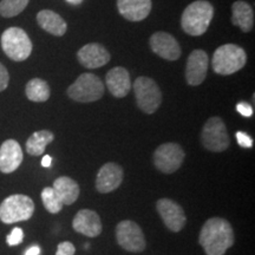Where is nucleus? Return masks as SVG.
<instances>
[{
	"instance_id": "obj_11",
	"label": "nucleus",
	"mask_w": 255,
	"mask_h": 255,
	"mask_svg": "<svg viewBox=\"0 0 255 255\" xmlns=\"http://www.w3.org/2000/svg\"><path fill=\"white\" fill-rule=\"evenodd\" d=\"M158 214L163 220L165 227L171 232H180L186 226L187 218L182 207L170 199H161L156 203Z\"/></svg>"
},
{
	"instance_id": "obj_21",
	"label": "nucleus",
	"mask_w": 255,
	"mask_h": 255,
	"mask_svg": "<svg viewBox=\"0 0 255 255\" xmlns=\"http://www.w3.org/2000/svg\"><path fill=\"white\" fill-rule=\"evenodd\" d=\"M53 190L56 195L62 201L63 205L70 206L77 201L79 196V186L71 177L62 176L53 182Z\"/></svg>"
},
{
	"instance_id": "obj_19",
	"label": "nucleus",
	"mask_w": 255,
	"mask_h": 255,
	"mask_svg": "<svg viewBox=\"0 0 255 255\" xmlns=\"http://www.w3.org/2000/svg\"><path fill=\"white\" fill-rule=\"evenodd\" d=\"M105 83H107L109 91L117 98L126 97L129 94L130 89H131V81H130L129 72L122 66L111 69L108 72Z\"/></svg>"
},
{
	"instance_id": "obj_31",
	"label": "nucleus",
	"mask_w": 255,
	"mask_h": 255,
	"mask_svg": "<svg viewBox=\"0 0 255 255\" xmlns=\"http://www.w3.org/2000/svg\"><path fill=\"white\" fill-rule=\"evenodd\" d=\"M9 82V75L7 70L1 63H0V92L4 91L7 88Z\"/></svg>"
},
{
	"instance_id": "obj_14",
	"label": "nucleus",
	"mask_w": 255,
	"mask_h": 255,
	"mask_svg": "<svg viewBox=\"0 0 255 255\" xmlns=\"http://www.w3.org/2000/svg\"><path fill=\"white\" fill-rule=\"evenodd\" d=\"M123 169L121 165L109 162L100 169L96 178V189L102 194L111 193L121 186L123 181Z\"/></svg>"
},
{
	"instance_id": "obj_18",
	"label": "nucleus",
	"mask_w": 255,
	"mask_h": 255,
	"mask_svg": "<svg viewBox=\"0 0 255 255\" xmlns=\"http://www.w3.org/2000/svg\"><path fill=\"white\" fill-rule=\"evenodd\" d=\"M151 0H117L120 13L130 21H141L151 11Z\"/></svg>"
},
{
	"instance_id": "obj_25",
	"label": "nucleus",
	"mask_w": 255,
	"mask_h": 255,
	"mask_svg": "<svg viewBox=\"0 0 255 255\" xmlns=\"http://www.w3.org/2000/svg\"><path fill=\"white\" fill-rule=\"evenodd\" d=\"M30 0H1L0 1V15L12 18L20 14L26 8Z\"/></svg>"
},
{
	"instance_id": "obj_23",
	"label": "nucleus",
	"mask_w": 255,
	"mask_h": 255,
	"mask_svg": "<svg viewBox=\"0 0 255 255\" xmlns=\"http://www.w3.org/2000/svg\"><path fill=\"white\" fill-rule=\"evenodd\" d=\"M55 136L49 130H40L33 132L26 142V151L32 156H40L44 154L47 144L53 141Z\"/></svg>"
},
{
	"instance_id": "obj_33",
	"label": "nucleus",
	"mask_w": 255,
	"mask_h": 255,
	"mask_svg": "<svg viewBox=\"0 0 255 255\" xmlns=\"http://www.w3.org/2000/svg\"><path fill=\"white\" fill-rule=\"evenodd\" d=\"M51 164H52V158H51V156L49 155L44 156L43 159H41V165L45 168H49L51 167Z\"/></svg>"
},
{
	"instance_id": "obj_10",
	"label": "nucleus",
	"mask_w": 255,
	"mask_h": 255,
	"mask_svg": "<svg viewBox=\"0 0 255 255\" xmlns=\"http://www.w3.org/2000/svg\"><path fill=\"white\" fill-rule=\"evenodd\" d=\"M116 239L123 250L131 253H139L145 248V239L141 227L129 220H124L117 225Z\"/></svg>"
},
{
	"instance_id": "obj_34",
	"label": "nucleus",
	"mask_w": 255,
	"mask_h": 255,
	"mask_svg": "<svg viewBox=\"0 0 255 255\" xmlns=\"http://www.w3.org/2000/svg\"><path fill=\"white\" fill-rule=\"evenodd\" d=\"M66 1L69 2V4H71L73 6H77V5H81L84 0H66Z\"/></svg>"
},
{
	"instance_id": "obj_17",
	"label": "nucleus",
	"mask_w": 255,
	"mask_h": 255,
	"mask_svg": "<svg viewBox=\"0 0 255 255\" xmlns=\"http://www.w3.org/2000/svg\"><path fill=\"white\" fill-rule=\"evenodd\" d=\"M72 227L79 234L96 238L102 233L101 218L94 210L82 209L73 219Z\"/></svg>"
},
{
	"instance_id": "obj_3",
	"label": "nucleus",
	"mask_w": 255,
	"mask_h": 255,
	"mask_svg": "<svg viewBox=\"0 0 255 255\" xmlns=\"http://www.w3.org/2000/svg\"><path fill=\"white\" fill-rule=\"evenodd\" d=\"M247 55L241 46L226 44L216 49L213 56V70L222 76H229L238 72L246 65Z\"/></svg>"
},
{
	"instance_id": "obj_32",
	"label": "nucleus",
	"mask_w": 255,
	"mask_h": 255,
	"mask_svg": "<svg viewBox=\"0 0 255 255\" xmlns=\"http://www.w3.org/2000/svg\"><path fill=\"white\" fill-rule=\"evenodd\" d=\"M40 248L38 246H32L25 252V255H39Z\"/></svg>"
},
{
	"instance_id": "obj_26",
	"label": "nucleus",
	"mask_w": 255,
	"mask_h": 255,
	"mask_svg": "<svg viewBox=\"0 0 255 255\" xmlns=\"http://www.w3.org/2000/svg\"><path fill=\"white\" fill-rule=\"evenodd\" d=\"M41 200H43L44 207H45L46 210L51 214H57L59 213L63 208L62 201L58 199V196L56 195L53 188L46 187L44 188L43 191H41Z\"/></svg>"
},
{
	"instance_id": "obj_13",
	"label": "nucleus",
	"mask_w": 255,
	"mask_h": 255,
	"mask_svg": "<svg viewBox=\"0 0 255 255\" xmlns=\"http://www.w3.org/2000/svg\"><path fill=\"white\" fill-rule=\"evenodd\" d=\"M152 52L167 60H177L181 57V46L171 34L165 32H156L150 37Z\"/></svg>"
},
{
	"instance_id": "obj_7",
	"label": "nucleus",
	"mask_w": 255,
	"mask_h": 255,
	"mask_svg": "<svg viewBox=\"0 0 255 255\" xmlns=\"http://www.w3.org/2000/svg\"><path fill=\"white\" fill-rule=\"evenodd\" d=\"M133 91L137 105L143 113L154 114L162 103V92L154 79L138 77L133 83Z\"/></svg>"
},
{
	"instance_id": "obj_4",
	"label": "nucleus",
	"mask_w": 255,
	"mask_h": 255,
	"mask_svg": "<svg viewBox=\"0 0 255 255\" xmlns=\"http://www.w3.org/2000/svg\"><path fill=\"white\" fill-rule=\"evenodd\" d=\"M1 47L9 59L24 62L31 56L32 41L23 28L9 27L1 34Z\"/></svg>"
},
{
	"instance_id": "obj_2",
	"label": "nucleus",
	"mask_w": 255,
	"mask_h": 255,
	"mask_svg": "<svg viewBox=\"0 0 255 255\" xmlns=\"http://www.w3.org/2000/svg\"><path fill=\"white\" fill-rule=\"evenodd\" d=\"M214 15V7L207 0H196L184 9L181 18L183 31L190 36H202L208 30Z\"/></svg>"
},
{
	"instance_id": "obj_29",
	"label": "nucleus",
	"mask_w": 255,
	"mask_h": 255,
	"mask_svg": "<svg viewBox=\"0 0 255 255\" xmlns=\"http://www.w3.org/2000/svg\"><path fill=\"white\" fill-rule=\"evenodd\" d=\"M237 141L239 145L242 146V148L250 149L253 146V139H252V137L244 131L237 132Z\"/></svg>"
},
{
	"instance_id": "obj_9",
	"label": "nucleus",
	"mask_w": 255,
	"mask_h": 255,
	"mask_svg": "<svg viewBox=\"0 0 255 255\" xmlns=\"http://www.w3.org/2000/svg\"><path fill=\"white\" fill-rule=\"evenodd\" d=\"M186 154L177 143H164L154 152L155 167L164 174H173L182 165Z\"/></svg>"
},
{
	"instance_id": "obj_30",
	"label": "nucleus",
	"mask_w": 255,
	"mask_h": 255,
	"mask_svg": "<svg viewBox=\"0 0 255 255\" xmlns=\"http://www.w3.org/2000/svg\"><path fill=\"white\" fill-rule=\"evenodd\" d=\"M237 110L239 114H241L244 117L253 116V107L247 102H240L237 104Z\"/></svg>"
},
{
	"instance_id": "obj_5",
	"label": "nucleus",
	"mask_w": 255,
	"mask_h": 255,
	"mask_svg": "<svg viewBox=\"0 0 255 255\" xmlns=\"http://www.w3.org/2000/svg\"><path fill=\"white\" fill-rule=\"evenodd\" d=\"M68 95L79 103H91L103 97L104 84L94 73H82L69 87Z\"/></svg>"
},
{
	"instance_id": "obj_15",
	"label": "nucleus",
	"mask_w": 255,
	"mask_h": 255,
	"mask_svg": "<svg viewBox=\"0 0 255 255\" xmlns=\"http://www.w3.org/2000/svg\"><path fill=\"white\" fill-rule=\"evenodd\" d=\"M110 53L103 45L97 43L87 44L77 52V59L87 69H97L109 63Z\"/></svg>"
},
{
	"instance_id": "obj_6",
	"label": "nucleus",
	"mask_w": 255,
	"mask_h": 255,
	"mask_svg": "<svg viewBox=\"0 0 255 255\" xmlns=\"http://www.w3.org/2000/svg\"><path fill=\"white\" fill-rule=\"evenodd\" d=\"M34 203L26 195L15 194L2 201L0 205V220L4 223L26 221L33 215Z\"/></svg>"
},
{
	"instance_id": "obj_20",
	"label": "nucleus",
	"mask_w": 255,
	"mask_h": 255,
	"mask_svg": "<svg viewBox=\"0 0 255 255\" xmlns=\"http://www.w3.org/2000/svg\"><path fill=\"white\" fill-rule=\"evenodd\" d=\"M37 23L43 30L56 37H62L63 34H65L66 28H68L65 20L51 9L40 11L37 14Z\"/></svg>"
},
{
	"instance_id": "obj_27",
	"label": "nucleus",
	"mask_w": 255,
	"mask_h": 255,
	"mask_svg": "<svg viewBox=\"0 0 255 255\" xmlns=\"http://www.w3.org/2000/svg\"><path fill=\"white\" fill-rule=\"evenodd\" d=\"M23 239H24V232L21 231L20 228L15 227L13 231L11 232V234L7 235L6 241H7L9 246H17V245L23 242Z\"/></svg>"
},
{
	"instance_id": "obj_22",
	"label": "nucleus",
	"mask_w": 255,
	"mask_h": 255,
	"mask_svg": "<svg viewBox=\"0 0 255 255\" xmlns=\"http://www.w3.org/2000/svg\"><path fill=\"white\" fill-rule=\"evenodd\" d=\"M232 21L241 28V31L250 32L254 26V12L246 1H235L232 6Z\"/></svg>"
},
{
	"instance_id": "obj_12",
	"label": "nucleus",
	"mask_w": 255,
	"mask_h": 255,
	"mask_svg": "<svg viewBox=\"0 0 255 255\" xmlns=\"http://www.w3.org/2000/svg\"><path fill=\"white\" fill-rule=\"evenodd\" d=\"M209 58L203 50H194L188 57L186 79L191 87H197L206 79Z\"/></svg>"
},
{
	"instance_id": "obj_24",
	"label": "nucleus",
	"mask_w": 255,
	"mask_h": 255,
	"mask_svg": "<svg viewBox=\"0 0 255 255\" xmlns=\"http://www.w3.org/2000/svg\"><path fill=\"white\" fill-rule=\"evenodd\" d=\"M25 92H26L28 100L32 102H37V103L46 102L51 95L49 84L40 78L31 79L26 84Z\"/></svg>"
},
{
	"instance_id": "obj_28",
	"label": "nucleus",
	"mask_w": 255,
	"mask_h": 255,
	"mask_svg": "<svg viewBox=\"0 0 255 255\" xmlns=\"http://www.w3.org/2000/svg\"><path fill=\"white\" fill-rule=\"evenodd\" d=\"M75 253H76L75 246H73L71 242L65 241V242H60L58 245L56 255H75Z\"/></svg>"
},
{
	"instance_id": "obj_8",
	"label": "nucleus",
	"mask_w": 255,
	"mask_h": 255,
	"mask_svg": "<svg viewBox=\"0 0 255 255\" xmlns=\"http://www.w3.org/2000/svg\"><path fill=\"white\" fill-rule=\"evenodd\" d=\"M202 144L213 152L225 151L229 146V136L225 123L220 117H212L207 121L201 133Z\"/></svg>"
},
{
	"instance_id": "obj_16",
	"label": "nucleus",
	"mask_w": 255,
	"mask_h": 255,
	"mask_svg": "<svg viewBox=\"0 0 255 255\" xmlns=\"http://www.w3.org/2000/svg\"><path fill=\"white\" fill-rule=\"evenodd\" d=\"M21 146L14 139H7L0 146V171L11 174L17 170L23 162Z\"/></svg>"
},
{
	"instance_id": "obj_1",
	"label": "nucleus",
	"mask_w": 255,
	"mask_h": 255,
	"mask_svg": "<svg viewBox=\"0 0 255 255\" xmlns=\"http://www.w3.org/2000/svg\"><path fill=\"white\" fill-rule=\"evenodd\" d=\"M234 244V232L227 220L212 218L203 225L200 233V245L207 255H225Z\"/></svg>"
}]
</instances>
